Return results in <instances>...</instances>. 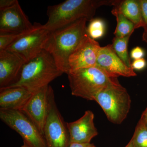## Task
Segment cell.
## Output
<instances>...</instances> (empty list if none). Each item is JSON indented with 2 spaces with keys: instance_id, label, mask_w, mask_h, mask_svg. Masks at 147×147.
Wrapping results in <instances>:
<instances>
[{
  "instance_id": "15",
  "label": "cell",
  "mask_w": 147,
  "mask_h": 147,
  "mask_svg": "<svg viewBox=\"0 0 147 147\" xmlns=\"http://www.w3.org/2000/svg\"><path fill=\"white\" fill-rule=\"evenodd\" d=\"M21 87L0 88V110H22L33 94Z\"/></svg>"
},
{
  "instance_id": "26",
  "label": "cell",
  "mask_w": 147,
  "mask_h": 147,
  "mask_svg": "<svg viewBox=\"0 0 147 147\" xmlns=\"http://www.w3.org/2000/svg\"><path fill=\"white\" fill-rule=\"evenodd\" d=\"M69 147H96L94 144L91 143L89 144H80V143H71Z\"/></svg>"
},
{
  "instance_id": "1",
  "label": "cell",
  "mask_w": 147,
  "mask_h": 147,
  "mask_svg": "<svg viewBox=\"0 0 147 147\" xmlns=\"http://www.w3.org/2000/svg\"><path fill=\"white\" fill-rule=\"evenodd\" d=\"M85 18L50 32L44 50L52 55L63 73L68 74V59L83 38L88 34Z\"/></svg>"
},
{
  "instance_id": "22",
  "label": "cell",
  "mask_w": 147,
  "mask_h": 147,
  "mask_svg": "<svg viewBox=\"0 0 147 147\" xmlns=\"http://www.w3.org/2000/svg\"><path fill=\"white\" fill-rule=\"evenodd\" d=\"M145 55L144 50L142 47L138 46L133 48L130 53V57L134 60L144 58Z\"/></svg>"
},
{
  "instance_id": "27",
  "label": "cell",
  "mask_w": 147,
  "mask_h": 147,
  "mask_svg": "<svg viewBox=\"0 0 147 147\" xmlns=\"http://www.w3.org/2000/svg\"><path fill=\"white\" fill-rule=\"evenodd\" d=\"M140 119L143 121L147 126V108L142 113Z\"/></svg>"
},
{
  "instance_id": "4",
  "label": "cell",
  "mask_w": 147,
  "mask_h": 147,
  "mask_svg": "<svg viewBox=\"0 0 147 147\" xmlns=\"http://www.w3.org/2000/svg\"><path fill=\"white\" fill-rule=\"evenodd\" d=\"M73 96L94 100L103 89L110 85L119 84L117 78L112 77L96 66L82 69L67 74Z\"/></svg>"
},
{
  "instance_id": "8",
  "label": "cell",
  "mask_w": 147,
  "mask_h": 147,
  "mask_svg": "<svg viewBox=\"0 0 147 147\" xmlns=\"http://www.w3.org/2000/svg\"><path fill=\"white\" fill-rule=\"evenodd\" d=\"M50 32L44 25L35 23L32 30L16 40L5 50L20 56L26 63L44 50Z\"/></svg>"
},
{
  "instance_id": "20",
  "label": "cell",
  "mask_w": 147,
  "mask_h": 147,
  "mask_svg": "<svg viewBox=\"0 0 147 147\" xmlns=\"http://www.w3.org/2000/svg\"><path fill=\"white\" fill-rule=\"evenodd\" d=\"M106 26L105 22L99 18H93L90 21L87 27V32L89 36L92 39H98L105 34Z\"/></svg>"
},
{
  "instance_id": "24",
  "label": "cell",
  "mask_w": 147,
  "mask_h": 147,
  "mask_svg": "<svg viewBox=\"0 0 147 147\" xmlns=\"http://www.w3.org/2000/svg\"><path fill=\"white\" fill-rule=\"evenodd\" d=\"M144 23V30L147 29V0H140Z\"/></svg>"
},
{
  "instance_id": "28",
  "label": "cell",
  "mask_w": 147,
  "mask_h": 147,
  "mask_svg": "<svg viewBox=\"0 0 147 147\" xmlns=\"http://www.w3.org/2000/svg\"><path fill=\"white\" fill-rule=\"evenodd\" d=\"M142 39L143 41L147 42V29L144 30V32L142 35Z\"/></svg>"
},
{
  "instance_id": "25",
  "label": "cell",
  "mask_w": 147,
  "mask_h": 147,
  "mask_svg": "<svg viewBox=\"0 0 147 147\" xmlns=\"http://www.w3.org/2000/svg\"><path fill=\"white\" fill-rule=\"evenodd\" d=\"M18 2L17 0H1L0 9L10 7Z\"/></svg>"
},
{
  "instance_id": "5",
  "label": "cell",
  "mask_w": 147,
  "mask_h": 147,
  "mask_svg": "<svg viewBox=\"0 0 147 147\" xmlns=\"http://www.w3.org/2000/svg\"><path fill=\"white\" fill-rule=\"evenodd\" d=\"M94 100L100 105L108 121L115 124H120L125 119L131 108L130 96L120 84L105 87Z\"/></svg>"
},
{
  "instance_id": "3",
  "label": "cell",
  "mask_w": 147,
  "mask_h": 147,
  "mask_svg": "<svg viewBox=\"0 0 147 147\" xmlns=\"http://www.w3.org/2000/svg\"><path fill=\"white\" fill-rule=\"evenodd\" d=\"M63 74L58 67L52 55L43 50L36 57L25 63L17 81L6 88L23 87L34 92L49 86L50 82Z\"/></svg>"
},
{
  "instance_id": "6",
  "label": "cell",
  "mask_w": 147,
  "mask_h": 147,
  "mask_svg": "<svg viewBox=\"0 0 147 147\" xmlns=\"http://www.w3.org/2000/svg\"><path fill=\"white\" fill-rule=\"evenodd\" d=\"M43 136L47 147H69L71 144L67 123L59 109L55 100L53 88L49 85L47 117Z\"/></svg>"
},
{
  "instance_id": "17",
  "label": "cell",
  "mask_w": 147,
  "mask_h": 147,
  "mask_svg": "<svg viewBox=\"0 0 147 147\" xmlns=\"http://www.w3.org/2000/svg\"><path fill=\"white\" fill-rule=\"evenodd\" d=\"M117 1L116 0L111 11L113 15L115 16L117 22V27L114 34L116 37L122 38L133 33L136 29L134 24L128 20L120 10L117 4Z\"/></svg>"
},
{
  "instance_id": "30",
  "label": "cell",
  "mask_w": 147,
  "mask_h": 147,
  "mask_svg": "<svg viewBox=\"0 0 147 147\" xmlns=\"http://www.w3.org/2000/svg\"><path fill=\"white\" fill-rule=\"evenodd\" d=\"M21 147H29L28 146L27 144H26L25 143H24V145L23 146H21Z\"/></svg>"
},
{
  "instance_id": "21",
  "label": "cell",
  "mask_w": 147,
  "mask_h": 147,
  "mask_svg": "<svg viewBox=\"0 0 147 147\" xmlns=\"http://www.w3.org/2000/svg\"><path fill=\"white\" fill-rule=\"evenodd\" d=\"M27 32L21 34H0V51L5 50L8 46Z\"/></svg>"
},
{
  "instance_id": "19",
  "label": "cell",
  "mask_w": 147,
  "mask_h": 147,
  "mask_svg": "<svg viewBox=\"0 0 147 147\" xmlns=\"http://www.w3.org/2000/svg\"><path fill=\"white\" fill-rule=\"evenodd\" d=\"M130 140L134 147H147V126L140 119Z\"/></svg>"
},
{
  "instance_id": "11",
  "label": "cell",
  "mask_w": 147,
  "mask_h": 147,
  "mask_svg": "<svg viewBox=\"0 0 147 147\" xmlns=\"http://www.w3.org/2000/svg\"><path fill=\"white\" fill-rule=\"evenodd\" d=\"M49 86L34 92L21 110L35 125L43 135L47 114Z\"/></svg>"
},
{
  "instance_id": "9",
  "label": "cell",
  "mask_w": 147,
  "mask_h": 147,
  "mask_svg": "<svg viewBox=\"0 0 147 147\" xmlns=\"http://www.w3.org/2000/svg\"><path fill=\"white\" fill-rule=\"evenodd\" d=\"M100 45L88 35L84 37L68 59V74L82 69L96 66Z\"/></svg>"
},
{
  "instance_id": "2",
  "label": "cell",
  "mask_w": 147,
  "mask_h": 147,
  "mask_svg": "<svg viewBox=\"0 0 147 147\" xmlns=\"http://www.w3.org/2000/svg\"><path fill=\"white\" fill-rule=\"evenodd\" d=\"M115 0H66L56 5L49 6L47 15L48 20L45 28L51 32L80 19L90 21L93 19L96 11L103 5H114Z\"/></svg>"
},
{
  "instance_id": "23",
  "label": "cell",
  "mask_w": 147,
  "mask_h": 147,
  "mask_svg": "<svg viewBox=\"0 0 147 147\" xmlns=\"http://www.w3.org/2000/svg\"><path fill=\"white\" fill-rule=\"evenodd\" d=\"M147 65L146 61L144 58L135 60L131 63V67L134 70H142L146 68Z\"/></svg>"
},
{
  "instance_id": "29",
  "label": "cell",
  "mask_w": 147,
  "mask_h": 147,
  "mask_svg": "<svg viewBox=\"0 0 147 147\" xmlns=\"http://www.w3.org/2000/svg\"><path fill=\"white\" fill-rule=\"evenodd\" d=\"M125 147H134L132 144V142H131V140H130L129 142L128 143L127 145H126Z\"/></svg>"
},
{
  "instance_id": "7",
  "label": "cell",
  "mask_w": 147,
  "mask_h": 147,
  "mask_svg": "<svg viewBox=\"0 0 147 147\" xmlns=\"http://www.w3.org/2000/svg\"><path fill=\"white\" fill-rule=\"evenodd\" d=\"M0 119L17 132L29 147H47L43 135L21 110H0Z\"/></svg>"
},
{
  "instance_id": "18",
  "label": "cell",
  "mask_w": 147,
  "mask_h": 147,
  "mask_svg": "<svg viewBox=\"0 0 147 147\" xmlns=\"http://www.w3.org/2000/svg\"><path fill=\"white\" fill-rule=\"evenodd\" d=\"M132 34V33L122 38L115 37L113 40L112 44L116 54L125 64L129 67H131V63L128 55L127 46L129 40Z\"/></svg>"
},
{
  "instance_id": "16",
  "label": "cell",
  "mask_w": 147,
  "mask_h": 147,
  "mask_svg": "<svg viewBox=\"0 0 147 147\" xmlns=\"http://www.w3.org/2000/svg\"><path fill=\"white\" fill-rule=\"evenodd\" d=\"M117 4L123 14L134 24L135 29L144 28L140 0H117Z\"/></svg>"
},
{
  "instance_id": "10",
  "label": "cell",
  "mask_w": 147,
  "mask_h": 147,
  "mask_svg": "<svg viewBox=\"0 0 147 147\" xmlns=\"http://www.w3.org/2000/svg\"><path fill=\"white\" fill-rule=\"evenodd\" d=\"M33 27L18 2L8 8L0 9V34L24 33Z\"/></svg>"
},
{
  "instance_id": "13",
  "label": "cell",
  "mask_w": 147,
  "mask_h": 147,
  "mask_svg": "<svg viewBox=\"0 0 147 147\" xmlns=\"http://www.w3.org/2000/svg\"><path fill=\"white\" fill-rule=\"evenodd\" d=\"M94 115L90 110L77 120L67 123L71 143L89 144L98 134L94 123Z\"/></svg>"
},
{
  "instance_id": "14",
  "label": "cell",
  "mask_w": 147,
  "mask_h": 147,
  "mask_svg": "<svg viewBox=\"0 0 147 147\" xmlns=\"http://www.w3.org/2000/svg\"><path fill=\"white\" fill-rule=\"evenodd\" d=\"M25 63L15 53L0 51V88L9 86L17 81Z\"/></svg>"
},
{
  "instance_id": "12",
  "label": "cell",
  "mask_w": 147,
  "mask_h": 147,
  "mask_svg": "<svg viewBox=\"0 0 147 147\" xmlns=\"http://www.w3.org/2000/svg\"><path fill=\"white\" fill-rule=\"evenodd\" d=\"M96 66L110 76L130 77L137 76L134 69L129 67L119 57L112 44L101 47L98 56Z\"/></svg>"
}]
</instances>
